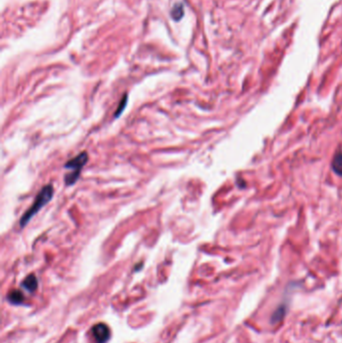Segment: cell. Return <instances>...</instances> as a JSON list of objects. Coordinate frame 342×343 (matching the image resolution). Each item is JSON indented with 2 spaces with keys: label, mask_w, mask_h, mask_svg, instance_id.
<instances>
[{
  "label": "cell",
  "mask_w": 342,
  "mask_h": 343,
  "mask_svg": "<svg viewBox=\"0 0 342 343\" xmlns=\"http://www.w3.org/2000/svg\"><path fill=\"white\" fill-rule=\"evenodd\" d=\"M88 161H89L88 153L83 151V153L79 154L77 157H74L73 159L66 162V164L64 165V168L71 170V172L69 174L65 175V177H64V182H65L66 186L74 185L78 182V180L81 176L82 170L86 166Z\"/></svg>",
  "instance_id": "obj_2"
},
{
  "label": "cell",
  "mask_w": 342,
  "mask_h": 343,
  "mask_svg": "<svg viewBox=\"0 0 342 343\" xmlns=\"http://www.w3.org/2000/svg\"><path fill=\"white\" fill-rule=\"evenodd\" d=\"M332 169L335 174L342 176V154H337L332 162Z\"/></svg>",
  "instance_id": "obj_5"
},
{
  "label": "cell",
  "mask_w": 342,
  "mask_h": 343,
  "mask_svg": "<svg viewBox=\"0 0 342 343\" xmlns=\"http://www.w3.org/2000/svg\"><path fill=\"white\" fill-rule=\"evenodd\" d=\"M183 14H184V9H183V5L182 4H178V5H175V7L173 8L172 10V17L175 19V20H179L183 17Z\"/></svg>",
  "instance_id": "obj_7"
},
{
  "label": "cell",
  "mask_w": 342,
  "mask_h": 343,
  "mask_svg": "<svg viewBox=\"0 0 342 343\" xmlns=\"http://www.w3.org/2000/svg\"><path fill=\"white\" fill-rule=\"evenodd\" d=\"M53 196V187L51 185H47L45 186L42 191L37 194V196L35 198L33 204L31 205V207L25 212V214L21 217L19 225L21 228H24L29 221L31 220V218L42 209L44 208L48 203L50 202V200L52 199Z\"/></svg>",
  "instance_id": "obj_1"
},
{
  "label": "cell",
  "mask_w": 342,
  "mask_h": 343,
  "mask_svg": "<svg viewBox=\"0 0 342 343\" xmlns=\"http://www.w3.org/2000/svg\"><path fill=\"white\" fill-rule=\"evenodd\" d=\"M285 313H286L285 306H284V305L280 306V307L274 312V314L272 315V318H271L272 323H277V322L281 321V320L283 319V317L285 316Z\"/></svg>",
  "instance_id": "obj_6"
},
{
  "label": "cell",
  "mask_w": 342,
  "mask_h": 343,
  "mask_svg": "<svg viewBox=\"0 0 342 343\" xmlns=\"http://www.w3.org/2000/svg\"><path fill=\"white\" fill-rule=\"evenodd\" d=\"M22 286H23L27 291H29V292L34 291V290L37 288V279H36V277H35L33 274L27 276V277L25 278V280L23 281Z\"/></svg>",
  "instance_id": "obj_4"
},
{
  "label": "cell",
  "mask_w": 342,
  "mask_h": 343,
  "mask_svg": "<svg viewBox=\"0 0 342 343\" xmlns=\"http://www.w3.org/2000/svg\"><path fill=\"white\" fill-rule=\"evenodd\" d=\"M93 333H94V336H95V338H96L98 343L106 342L109 338V335H110L108 327L105 324H102V323H99V324H97V325L94 326Z\"/></svg>",
  "instance_id": "obj_3"
},
{
  "label": "cell",
  "mask_w": 342,
  "mask_h": 343,
  "mask_svg": "<svg viewBox=\"0 0 342 343\" xmlns=\"http://www.w3.org/2000/svg\"><path fill=\"white\" fill-rule=\"evenodd\" d=\"M127 103H128V96L125 95L124 98L121 99V102H120V104H119V106H118V109H117V111L115 112V118H116V119H118V118L122 115V112L125 110V107L127 106Z\"/></svg>",
  "instance_id": "obj_8"
},
{
  "label": "cell",
  "mask_w": 342,
  "mask_h": 343,
  "mask_svg": "<svg viewBox=\"0 0 342 343\" xmlns=\"http://www.w3.org/2000/svg\"><path fill=\"white\" fill-rule=\"evenodd\" d=\"M9 300L14 303V304H18V303H21L22 300H23V295L20 292V291H12L10 294H9Z\"/></svg>",
  "instance_id": "obj_9"
}]
</instances>
